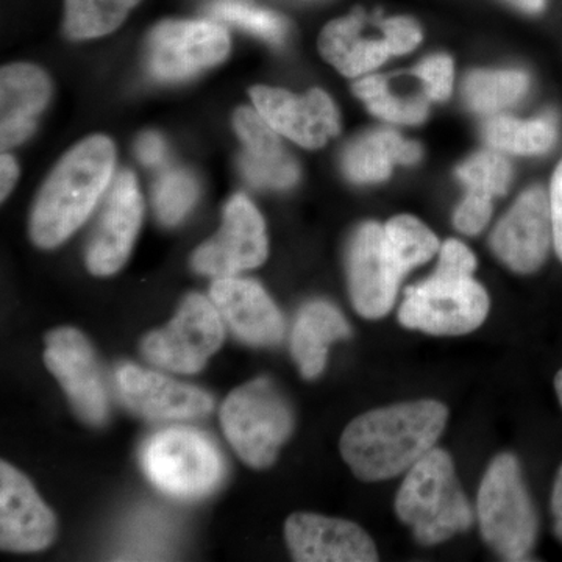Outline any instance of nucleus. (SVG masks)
<instances>
[{"label":"nucleus","instance_id":"a878e982","mask_svg":"<svg viewBox=\"0 0 562 562\" xmlns=\"http://www.w3.org/2000/svg\"><path fill=\"white\" fill-rule=\"evenodd\" d=\"M528 88L522 70H475L464 81V98L476 113L492 114L519 102Z\"/></svg>","mask_w":562,"mask_h":562},{"label":"nucleus","instance_id":"ea45409f","mask_svg":"<svg viewBox=\"0 0 562 562\" xmlns=\"http://www.w3.org/2000/svg\"><path fill=\"white\" fill-rule=\"evenodd\" d=\"M552 513L554 517V535L562 542V465L553 484Z\"/></svg>","mask_w":562,"mask_h":562},{"label":"nucleus","instance_id":"393cba45","mask_svg":"<svg viewBox=\"0 0 562 562\" xmlns=\"http://www.w3.org/2000/svg\"><path fill=\"white\" fill-rule=\"evenodd\" d=\"M484 136L495 150L516 155H541L557 143L558 128L553 117L520 121L509 116L492 117L484 125Z\"/></svg>","mask_w":562,"mask_h":562},{"label":"nucleus","instance_id":"1a4fd4ad","mask_svg":"<svg viewBox=\"0 0 562 562\" xmlns=\"http://www.w3.org/2000/svg\"><path fill=\"white\" fill-rule=\"evenodd\" d=\"M231 52V36L211 21H166L150 32L147 61L157 79H190L201 70L224 61Z\"/></svg>","mask_w":562,"mask_h":562},{"label":"nucleus","instance_id":"ddd939ff","mask_svg":"<svg viewBox=\"0 0 562 562\" xmlns=\"http://www.w3.org/2000/svg\"><path fill=\"white\" fill-rule=\"evenodd\" d=\"M143 198L135 176L114 177L103 199L98 225L88 244L87 266L98 277L113 276L131 257L143 222Z\"/></svg>","mask_w":562,"mask_h":562},{"label":"nucleus","instance_id":"a19ab883","mask_svg":"<svg viewBox=\"0 0 562 562\" xmlns=\"http://www.w3.org/2000/svg\"><path fill=\"white\" fill-rule=\"evenodd\" d=\"M512 2L528 13H539L546 7V0H512Z\"/></svg>","mask_w":562,"mask_h":562},{"label":"nucleus","instance_id":"4c0bfd02","mask_svg":"<svg viewBox=\"0 0 562 562\" xmlns=\"http://www.w3.org/2000/svg\"><path fill=\"white\" fill-rule=\"evenodd\" d=\"M136 155L146 166L161 165L166 157L165 140L154 132L144 133L136 143Z\"/></svg>","mask_w":562,"mask_h":562},{"label":"nucleus","instance_id":"0eeeda50","mask_svg":"<svg viewBox=\"0 0 562 562\" xmlns=\"http://www.w3.org/2000/svg\"><path fill=\"white\" fill-rule=\"evenodd\" d=\"M490 313V297L472 277H431L408 288L398 321L403 327L438 336L476 330Z\"/></svg>","mask_w":562,"mask_h":562},{"label":"nucleus","instance_id":"6ab92c4d","mask_svg":"<svg viewBox=\"0 0 562 562\" xmlns=\"http://www.w3.org/2000/svg\"><path fill=\"white\" fill-rule=\"evenodd\" d=\"M211 302L232 331L250 346H276L284 336V319L260 284L224 277L214 281Z\"/></svg>","mask_w":562,"mask_h":562},{"label":"nucleus","instance_id":"473e14b6","mask_svg":"<svg viewBox=\"0 0 562 562\" xmlns=\"http://www.w3.org/2000/svg\"><path fill=\"white\" fill-rule=\"evenodd\" d=\"M414 74L424 83L428 101L443 102L452 94L453 61L447 55H435V57L427 58L414 69Z\"/></svg>","mask_w":562,"mask_h":562},{"label":"nucleus","instance_id":"dca6fc26","mask_svg":"<svg viewBox=\"0 0 562 562\" xmlns=\"http://www.w3.org/2000/svg\"><path fill=\"white\" fill-rule=\"evenodd\" d=\"M57 536L54 513L41 501L31 480L0 464V547L5 552L33 553L47 549Z\"/></svg>","mask_w":562,"mask_h":562},{"label":"nucleus","instance_id":"6e6552de","mask_svg":"<svg viewBox=\"0 0 562 562\" xmlns=\"http://www.w3.org/2000/svg\"><path fill=\"white\" fill-rule=\"evenodd\" d=\"M224 342V324L214 303L191 294L179 313L160 330L143 341V351L151 364L179 373L201 371L211 355Z\"/></svg>","mask_w":562,"mask_h":562},{"label":"nucleus","instance_id":"423d86ee","mask_svg":"<svg viewBox=\"0 0 562 562\" xmlns=\"http://www.w3.org/2000/svg\"><path fill=\"white\" fill-rule=\"evenodd\" d=\"M143 468L151 483L171 497L198 498L220 484V450L191 428H169L151 436L143 450Z\"/></svg>","mask_w":562,"mask_h":562},{"label":"nucleus","instance_id":"2eb2a0df","mask_svg":"<svg viewBox=\"0 0 562 562\" xmlns=\"http://www.w3.org/2000/svg\"><path fill=\"white\" fill-rule=\"evenodd\" d=\"M250 98L258 113L280 135L306 149H319L339 133L338 110L322 90L295 95L279 88L255 87Z\"/></svg>","mask_w":562,"mask_h":562},{"label":"nucleus","instance_id":"bb28decb","mask_svg":"<svg viewBox=\"0 0 562 562\" xmlns=\"http://www.w3.org/2000/svg\"><path fill=\"white\" fill-rule=\"evenodd\" d=\"M138 3L139 0H66V33L74 40L109 35Z\"/></svg>","mask_w":562,"mask_h":562},{"label":"nucleus","instance_id":"4be33fe9","mask_svg":"<svg viewBox=\"0 0 562 562\" xmlns=\"http://www.w3.org/2000/svg\"><path fill=\"white\" fill-rule=\"evenodd\" d=\"M364 11L355 10L347 18L325 25L319 36L322 57L347 77H358L379 68L392 57L387 41L382 36H366Z\"/></svg>","mask_w":562,"mask_h":562},{"label":"nucleus","instance_id":"7ed1b4c3","mask_svg":"<svg viewBox=\"0 0 562 562\" xmlns=\"http://www.w3.org/2000/svg\"><path fill=\"white\" fill-rule=\"evenodd\" d=\"M395 512L425 546L447 541L471 527V505L446 450L435 447L409 469L395 498Z\"/></svg>","mask_w":562,"mask_h":562},{"label":"nucleus","instance_id":"a211bd4d","mask_svg":"<svg viewBox=\"0 0 562 562\" xmlns=\"http://www.w3.org/2000/svg\"><path fill=\"white\" fill-rule=\"evenodd\" d=\"M116 376L122 401L146 419H199L213 412V398L201 387L176 382L133 364L122 366Z\"/></svg>","mask_w":562,"mask_h":562},{"label":"nucleus","instance_id":"f257e3e1","mask_svg":"<svg viewBox=\"0 0 562 562\" xmlns=\"http://www.w3.org/2000/svg\"><path fill=\"white\" fill-rule=\"evenodd\" d=\"M447 416L446 406L436 401L372 409L351 420L344 430V461L366 482L394 479L435 449Z\"/></svg>","mask_w":562,"mask_h":562},{"label":"nucleus","instance_id":"79ce46f5","mask_svg":"<svg viewBox=\"0 0 562 562\" xmlns=\"http://www.w3.org/2000/svg\"><path fill=\"white\" fill-rule=\"evenodd\" d=\"M554 390H557L558 398H560V403L562 406V369L554 376Z\"/></svg>","mask_w":562,"mask_h":562},{"label":"nucleus","instance_id":"c756f323","mask_svg":"<svg viewBox=\"0 0 562 562\" xmlns=\"http://www.w3.org/2000/svg\"><path fill=\"white\" fill-rule=\"evenodd\" d=\"M210 14L214 20L228 22L268 43L281 44L286 36L288 25L283 18L246 0H220L211 7Z\"/></svg>","mask_w":562,"mask_h":562},{"label":"nucleus","instance_id":"5701e85b","mask_svg":"<svg viewBox=\"0 0 562 562\" xmlns=\"http://www.w3.org/2000/svg\"><path fill=\"white\" fill-rule=\"evenodd\" d=\"M349 322L327 302L303 306L292 331L291 351L306 380L317 379L327 364L328 347L338 339L349 338Z\"/></svg>","mask_w":562,"mask_h":562},{"label":"nucleus","instance_id":"cd10ccee","mask_svg":"<svg viewBox=\"0 0 562 562\" xmlns=\"http://www.w3.org/2000/svg\"><path fill=\"white\" fill-rule=\"evenodd\" d=\"M384 233L391 250L406 273L431 260L441 249L435 233L424 222L408 214L392 217L384 225Z\"/></svg>","mask_w":562,"mask_h":562},{"label":"nucleus","instance_id":"72a5a7b5","mask_svg":"<svg viewBox=\"0 0 562 562\" xmlns=\"http://www.w3.org/2000/svg\"><path fill=\"white\" fill-rule=\"evenodd\" d=\"M492 199L484 192L469 190L464 201L454 211V227L464 235L482 232L491 220Z\"/></svg>","mask_w":562,"mask_h":562},{"label":"nucleus","instance_id":"c9c22d12","mask_svg":"<svg viewBox=\"0 0 562 562\" xmlns=\"http://www.w3.org/2000/svg\"><path fill=\"white\" fill-rule=\"evenodd\" d=\"M382 29L392 55L408 54L419 46L422 40L419 25L409 18H391L382 22Z\"/></svg>","mask_w":562,"mask_h":562},{"label":"nucleus","instance_id":"39448f33","mask_svg":"<svg viewBox=\"0 0 562 562\" xmlns=\"http://www.w3.org/2000/svg\"><path fill=\"white\" fill-rule=\"evenodd\" d=\"M221 424L228 442L247 465L266 469L294 428V416L276 384L260 379L243 384L221 408Z\"/></svg>","mask_w":562,"mask_h":562},{"label":"nucleus","instance_id":"c85d7f7f","mask_svg":"<svg viewBox=\"0 0 562 562\" xmlns=\"http://www.w3.org/2000/svg\"><path fill=\"white\" fill-rule=\"evenodd\" d=\"M355 94L375 116L394 124H419L427 117L428 105L425 99H403L392 94L387 81L380 76L357 81Z\"/></svg>","mask_w":562,"mask_h":562},{"label":"nucleus","instance_id":"9b49d317","mask_svg":"<svg viewBox=\"0 0 562 562\" xmlns=\"http://www.w3.org/2000/svg\"><path fill=\"white\" fill-rule=\"evenodd\" d=\"M266 258L265 220L246 195L238 194L225 206L221 231L192 255V266L205 276L224 279L258 268Z\"/></svg>","mask_w":562,"mask_h":562},{"label":"nucleus","instance_id":"f03ea898","mask_svg":"<svg viewBox=\"0 0 562 562\" xmlns=\"http://www.w3.org/2000/svg\"><path fill=\"white\" fill-rule=\"evenodd\" d=\"M113 143L91 136L70 149L41 188L31 216L32 241L43 249L60 246L90 216L113 177Z\"/></svg>","mask_w":562,"mask_h":562},{"label":"nucleus","instance_id":"f8f14e48","mask_svg":"<svg viewBox=\"0 0 562 562\" xmlns=\"http://www.w3.org/2000/svg\"><path fill=\"white\" fill-rule=\"evenodd\" d=\"M44 362L61 384L77 416L95 427L102 425L109 414V398L94 350L83 333L69 327L50 331Z\"/></svg>","mask_w":562,"mask_h":562},{"label":"nucleus","instance_id":"7c9ffc66","mask_svg":"<svg viewBox=\"0 0 562 562\" xmlns=\"http://www.w3.org/2000/svg\"><path fill=\"white\" fill-rule=\"evenodd\" d=\"M198 181L190 172H166L155 184L154 205L165 225L179 224L198 199Z\"/></svg>","mask_w":562,"mask_h":562},{"label":"nucleus","instance_id":"aec40b11","mask_svg":"<svg viewBox=\"0 0 562 562\" xmlns=\"http://www.w3.org/2000/svg\"><path fill=\"white\" fill-rule=\"evenodd\" d=\"M235 131L241 138L244 177L254 187L283 190L299 179V168L284 150L280 133L258 111L239 109L233 117Z\"/></svg>","mask_w":562,"mask_h":562},{"label":"nucleus","instance_id":"e433bc0d","mask_svg":"<svg viewBox=\"0 0 562 562\" xmlns=\"http://www.w3.org/2000/svg\"><path fill=\"white\" fill-rule=\"evenodd\" d=\"M550 206H552L554 249L562 261V161L553 173L550 184Z\"/></svg>","mask_w":562,"mask_h":562},{"label":"nucleus","instance_id":"58836bf2","mask_svg":"<svg viewBox=\"0 0 562 562\" xmlns=\"http://www.w3.org/2000/svg\"><path fill=\"white\" fill-rule=\"evenodd\" d=\"M2 187H0V194H2V201H5L7 195L13 190L14 184L18 181V165L14 158L9 154H2Z\"/></svg>","mask_w":562,"mask_h":562},{"label":"nucleus","instance_id":"f704fd0d","mask_svg":"<svg viewBox=\"0 0 562 562\" xmlns=\"http://www.w3.org/2000/svg\"><path fill=\"white\" fill-rule=\"evenodd\" d=\"M475 268L476 260L472 250L457 239H449L439 249V262L435 272L450 277H472Z\"/></svg>","mask_w":562,"mask_h":562},{"label":"nucleus","instance_id":"9d476101","mask_svg":"<svg viewBox=\"0 0 562 562\" xmlns=\"http://www.w3.org/2000/svg\"><path fill=\"white\" fill-rule=\"evenodd\" d=\"M405 276L387 244L383 225H361L349 249V288L355 310L366 319L386 316Z\"/></svg>","mask_w":562,"mask_h":562},{"label":"nucleus","instance_id":"412c9836","mask_svg":"<svg viewBox=\"0 0 562 562\" xmlns=\"http://www.w3.org/2000/svg\"><path fill=\"white\" fill-rule=\"evenodd\" d=\"M50 80L33 65L3 66L0 74V140L2 149L24 143L50 99Z\"/></svg>","mask_w":562,"mask_h":562},{"label":"nucleus","instance_id":"b1692460","mask_svg":"<svg viewBox=\"0 0 562 562\" xmlns=\"http://www.w3.org/2000/svg\"><path fill=\"white\" fill-rule=\"evenodd\" d=\"M420 147L392 131L366 133L344 151V172L357 183H379L390 179L395 165L419 161Z\"/></svg>","mask_w":562,"mask_h":562},{"label":"nucleus","instance_id":"f3484780","mask_svg":"<svg viewBox=\"0 0 562 562\" xmlns=\"http://www.w3.org/2000/svg\"><path fill=\"white\" fill-rule=\"evenodd\" d=\"M284 538L295 561H379L371 536L350 520L312 513L292 514L284 524Z\"/></svg>","mask_w":562,"mask_h":562},{"label":"nucleus","instance_id":"20e7f679","mask_svg":"<svg viewBox=\"0 0 562 562\" xmlns=\"http://www.w3.org/2000/svg\"><path fill=\"white\" fill-rule=\"evenodd\" d=\"M476 512L484 541L501 557L522 561L530 554L538 517L516 457L505 453L491 462L480 486Z\"/></svg>","mask_w":562,"mask_h":562},{"label":"nucleus","instance_id":"2f4dec72","mask_svg":"<svg viewBox=\"0 0 562 562\" xmlns=\"http://www.w3.org/2000/svg\"><path fill=\"white\" fill-rule=\"evenodd\" d=\"M458 177L469 190L484 192L491 198L505 194L512 180V166L495 150L479 151L458 168Z\"/></svg>","mask_w":562,"mask_h":562},{"label":"nucleus","instance_id":"4468645a","mask_svg":"<svg viewBox=\"0 0 562 562\" xmlns=\"http://www.w3.org/2000/svg\"><path fill=\"white\" fill-rule=\"evenodd\" d=\"M553 243L550 194L542 187L525 191L491 236L495 255L519 273L538 271Z\"/></svg>","mask_w":562,"mask_h":562}]
</instances>
